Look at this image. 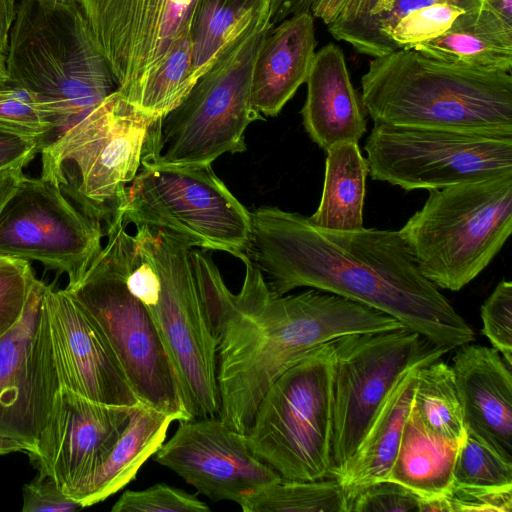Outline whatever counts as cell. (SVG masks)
I'll return each mask as SVG.
<instances>
[{
  "label": "cell",
  "mask_w": 512,
  "mask_h": 512,
  "mask_svg": "<svg viewBox=\"0 0 512 512\" xmlns=\"http://www.w3.org/2000/svg\"><path fill=\"white\" fill-rule=\"evenodd\" d=\"M245 255L278 295L298 287L336 294L386 313L453 350L475 333L419 271L399 231H336L309 217L263 206L250 212Z\"/></svg>",
  "instance_id": "obj_1"
},
{
  "label": "cell",
  "mask_w": 512,
  "mask_h": 512,
  "mask_svg": "<svg viewBox=\"0 0 512 512\" xmlns=\"http://www.w3.org/2000/svg\"><path fill=\"white\" fill-rule=\"evenodd\" d=\"M245 278L233 294L217 340L218 417L246 434L268 388L317 347L342 336L402 328L379 310L310 289L278 295L242 254Z\"/></svg>",
  "instance_id": "obj_2"
},
{
  "label": "cell",
  "mask_w": 512,
  "mask_h": 512,
  "mask_svg": "<svg viewBox=\"0 0 512 512\" xmlns=\"http://www.w3.org/2000/svg\"><path fill=\"white\" fill-rule=\"evenodd\" d=\"M360 98L375 124L512 137L510 72L453 66L402 48L370 60Z\"/></svg>",
  "instance_id": "obj_3"
},
{
  "label": "cell",
  "mask_w": 512,
  "mask_h": 512,
  "mask_svg": "<svg viewBox=\"0 0 512 512\" xmlns=\"http://www.w3.org/2000/svg\"><path fill=\"white\" fill-rule=\"evenodd\" d=\"M117 91L155 122L188 94L197 0H77Z\"/></svg>",
  "instance_id": "obj_4"
},
{
  "label": "cell",
  "mask_w": 512,
  "mask_h": 512,
  "mask_svg": "<svg viewBox=\"0 0 512 512\" xmlns=\"http://www.w3.org/2000/svg\"><path fill=\"white\" fill-rule=\"evenodd\" d=\"M5 67L10 80L49 105L57 122L56 137L117 90L77 1L21 0Z\"/></svg>",
  "instance_id": "obj_5"
},
{
  "label": "cell",
  "mask_w": 512,
  "mask_h": 512,
  "mask_svg": "<svg viewBox=\"0 0 512 512\" xmlns=\"http://www.w3.org/2000/svg\"><path fill=\"white\" fill-rule=\"evenodd\" d=\"M270 7L196 81L182 101L150 129L142 160L163 165H210L246 150L245 131L264 117L251 80L258 51L272 28Z\"/></svg>",
  "instance_id": "obj_6"
},
{
  "label": "cell",
  "mask_w": 512,
  "mask_h": 512,
  "mask_svg": "<svg viewBox=\"0 0 512 512\" xmlns=\"http://www.w3.org/2000/svg\"><path fill=\"white\" fill-rule=\"evenodd\" d=\"M512 231V172L432 190L399 230L421 274L459 291L502 249Z\"/></svg>",
  "instance_id": "obj_7"
},
{
  "label": "cell",
  "mask_w": 512,
  "mask_h": 512,
  "mask_svg": "<svg viewBox=\"0 0 512 512\" xmlns=\"http://www.w3.org/2000/svg\"><path fill=\"white\" fill-rule=\"evenodd\" d=\"M125 227L118 212L104 228L106 245L80 281L65 290L100 330L141 403L174 420H191L161 335L147 308L127 288Z\"/></svg>",
  "instance_id": "obj_8"
},
{
  "label": "cell",
  "mask_w": 512,
  "mask_h": 512,
  "mask_svg": "<svg viewBox=\"0 0 512 512\" xmlns=\"http://www.w3.org/2000/svg\"><path fill=\"white\" fill-rule=\"evenodd\" d=\"M153 124L116 90L42 148L40 177L106 226L141 167Z\"/></svg>",
  "instance_id": "obj_9"
},
{
  "label": "cell",
  "mask_w": 512,
  "mask_h": 512,
  "mask_svg": "<svg viewBox=\"0 0 512 512\" xmlns=\"http://www.w3.org/2000/svg\"><path fill=\"white\" fill-rule=\"evenodd\" d=\"M332 341L309 352L273 382L246 433L252 453L284 480L328 477L332 437Z\"/></svg>",
  "instance_id": "obj_10"
},
{
  "label": "cell",
  "mask_w": 512,
  "mask_h": 512,
  "mask_svg": "<svg viewBox=\"0 0 512 512\" xmlns=\"http://www.w3.org/2000/svg\"><path fill=\"white\" fill-rule=\"evenodd\" d=\"M119 211L124 222L164 230L193 247L239 258L251 230L250 211L210 165H163L142 160Z\"/></svg>",
  "instance_id": "obj_11"
},
{
  "label": "cell",
  "mask_w": 512,
  "mask_h": 512,
  "mask_svg": "<svg viewBox=\"0 0 512 512\" xmlns=\"http://www.w3.org/2000/svg\"><path fill=\"white\" fill-rule=\"evenodd\" d=\"M133 237L160 279L159 300L148 312L176 369L185 407L191 419L218 417L217 342L195 285L190 261L193 245L147 226L137 227Z\"/></svg>",
  "instance_id": "obj_12"
},
{
  "label": "cell",
  "mask_w": 512,
  "mask_h": 512,
  "mask_svg": "<svg viewBox=\"0 0 512 512\" xmlns=\"http://www.w3.org/2000/svg\"><path fill=\"white\" fill-rule=\"evenodd\" d=\"M332 342L329 478H335L353 456L381 403L403 374L450 351L405 327L350 334Z\"/></svg>",
  "instance_id": "obj_13"
},
{
  "label": "cell",
  "mask_w": 512,
  "mask_h": 512,
  "mask_svg": "<svg viewBox=\"0 0 512 512\" xmlns=\"http://www.w3.org/2000/svg\"><path fill=\"white\" fill-rule=\"evenodd\" d=\"M373 180L439 190L512 172V137L375 124L364 145Z\"/></svg>",
  "instance_id": "obj_14"
},
{
  "label": "cell",
  "mask_w": 512,
  "mask_h": 512,
  "mask_svg": "<svg viewBox=\"0 0 512 512\" xmlns=\"http://www.w3.org/2000/svg\"><path fill=\"white\" fill-rule=\"evenodd\" d=\"M104 227L76 208L51 182L25 175L0 213V257L42 263L83 277L102 250Z\"/></svg>",
  "instance_id": "obj_15"
},
{
  "label": "cell",
  "mask_w": 512,
  "mask_h": 512,
  "mask_svg": "<svg viewBox=\"0 0 512 512\" xmlns=\"http://www.w3.org/2000/svg\"><path fill=\"white\" fill-rule=\"evenodd\" d=\"M36 279L20 320L0 336V433L36 451L61 388L43 301Z\"/></svg>",
  "instance_id": "obj_16"
},
{
  "label": "cell",
  "mask_w": 512,
  "mask_h": 512,
  "mask_svg": "<svg viewBox=\"0 0 512 512\" xmlns=\"http://www.w3.org/2000/svg\"><path fill=\"white\" fill-rule=\"evenodd\" d=\"M179 422L174 435L153 459L210 500H229L240 506L256 491L282 480L252 453L246 434L219 417Z\"/></svg>",
  "instance_id": "obj_17"
},
{
  "label": "cell",
  "mask_w": 512,
  "mask_h": 512,
  "mask_svg": "<svg viewBox=\"0 0 512 512\" xmlns=\"http://www.w3.org/2000/svg\"><path fill=\"white\" fill-rule=\"evenodd\" d=\"M131 409L94 402L60 388L36 451L29 454L32 463L70 497L106 460Z\"/></svg>",
  "instance_id": "obj_18"
},
{
  "label": "cell",
  "mask_w": 512,
  "mask_h": 512,
  "mask_svg": "<svg viewBox=\"0 0 512 512\" xmlns=\"http://www.w3.org/2000/svg\"><path fill=\"white\" fill-rule=\"evenodd\" d=\"M43 301L61 388L106 405H140L106 339L77 301L47 285Z\"/></svg>",
  "instance_id": "obj_19"
},
{
  "label": "cell",
  "mask_w": 512,
  "mask_h": 512,
  "mask_svg": "<svg viewBox=\"0 0 512 512\" xmlns=\"http://www.w3.org/2000/svg\"><path fill=\"white\" fill-rule=\"evenodd\" d=\"M451 366L462 401L466 432L512 461V374L493 347H457Z\"/></svg>",
  "instance_id": "obj_20"
},
{
  "label": "cell",
  "mask_w": 512,
  "mask_h": 512,
  "mask_svg": "<svg viewBox=\"0 0 512 512\" xmlns=\"http://www.w3.org/2000/svg\"><path fill=\"white\" fill-rule=\"evenodd\" d=\"M305 83L301 114L312 141L325 151L341 142L358 143L366 132V111L339 46L328 43L315 53Z\"/></svg>",
  "instance_id": "obj_21"
},
{
  "label": "cell",
  "mask_w": 512,
  "mask_h": 512,
  "mask_svg": "<svg viewBox=\"0 0 512 512\" xmlns=\"http://www.w3.org/2000/svg\"><path fill=\"white\" fill-rule=\"evenodd\" d=\"M311 11L294 14L266 35L255 60L251 97L255 109L274 117L306 82L315 56Z\"/></svg>",
  "instance_id": "obj_22"
},
{
  "label": "cell",
  "mask_w": 512,
  "mask_h": 512,
  "mask_svg": "<svg viewBox=\"0 0 512 512\" xmlns=\"http://www.w3.org/2000/svg\"><path fill=\"white\" fill-rule=\"evenodd\" d=\"M408 48L453 66L511 73L512 0H485L443 34Z\"/></svg>",
  "instance_id": "obj_23"
},
{
  "label": "cell",
  "mask_w": 512,
  "mask_h": 512,
  "mask_svg": "<svg viewBox=\"0 0 512 512\" xmlns=\"http://www.w3.org/2000/svg\"><path fill=\"white\" fill-rule=\"evenodd\" d=\"M172 421V416L143 403L132 408L106 460L70 497L83 508L121 490L164 443Z\"/></svg>",
  "instance_id": "obj_24"
},
{
  "label": "cell",
  "mask_w": 512,
  "mask_h": 512,
  "mask_svg": "<svg viewBox=\"0 0 512 512\" xmlns=\"http://www.w3.org/2000/svg\"><path fill=\"white\" fill-rule=\"evenodd\" d=\"M421 367L408 370L397 381L381 403L357 450L335 477L348 494L368 484L388 480Z\"/></svg>",
  "instance_id": "obj_25"
},
{
  "label": "cell",
  "mask_w": 512,
  "mask_h": 512,
  "mask_svg": "<svg viewBox=\"0 0 512 512\" xmlns=\"http://www.w3.org/2000/svg\"><path fill=\"white\" fill-rule=\"evenodd\" d=\"M459 445L429 432L412 404L388 480L419 499L446 497L453 489Z\"/></svg>",
  "instance_id": "obj_26"
},
{
  "label": "cell",
  "mask_w": 512,
  "mask_h": 512,
  "mask_svg": "<svg viewBox=\"0 0 512 512\" xmlns=\"http://www.w3.org/2000/svg\"><path fill=\"white\" fill-rule=\"evenodd\" d=\"M322 197L310 221L323 229H363V206L369 167L358 143L341 142L326 150Z\"/></svg>",
  "instance_id": "obj_27"
},
{
  "label": "cell",
  "mask_w": 512,
  "mask_h": 512,
  "mask_svg": "<svg viewBox=\"0 0 512 512\" xmlns=\"http://www.w3.org/2000/svg\"><path fill=\"white\" fill-rule=\"evenodd\" d=\"M272 0H197L190 30L196 82L266 11Z\"/></svg>",
  "instance_id": "obj_28"
},
{
  "label": "cell",
  "mask_w": 512,
  "mask_h": 512,
  "mask_svg": "<svg viewBox=\"0 0 512 512\" xmlns=\"http://www.w3.org/2000/svg\"><path fill=\"white\" fill-rule=\"evenodd\" d=\"M413 407L425 428L438 437L461 443L466 435L461 397L453 370L436 360L418 369Z\"/></svg>",
  "instance_id": "obj_29"
},
{
  "label": "cell",
  "mask_w": 512,
  "mask_h": 512,
  "mask_svg": "<svg viewBox=\"0 0 512 512\" xmlns=\"http://www.w3.org/2000/svg\"><path fill=\"white\" fill-rule=\"evenodd\" d=\"M485 0H369L365 11L356 19L332 23L329 33L350 44L357 52L378 57L386 54L387 38L394 25L406 15L439 2H452L470 9Z\"/></svg>",
  "instance_id": "obj_30"
},
{
  "label": "cell",
  "mask_w": 512,
  "mask_h": 512,
  "mask_svg": "<svg viewBox=\"0 0 512 512\" xmlns=\"http://www.w3.org/2000/svg\"><path fill=\"white\" fill-rule=\"evenodd\" d=\"M348 493L335 479L284 480L245 499L244 512H348Z\"/></svg>",
  "instance_id": "obj_31"
},
{
  "label": "cell",
  "mask_w": 512,
  "mask_h": 512,
  "mask_svg": "<svg viewBox=\"0 0 512 512\" xmlns=\"http://www.w3.org/2000/svg\"><path fill=\"white\" fill-rule=\"evenodd\" d=\"M0 130L45 146L57 133L55 115L36 93L10 80L0 81Z\"/></svg>",
  "instance_id": "obj_32"
},
{
  "label": "cell",
  "mask_w": 512,
  "mask_h": 512,
  "mask_svg": "<svg viewBox=\"0 0 512 512\" xmlns=\"http://www.w3.org/2000/svg\"><path fill=\"white\" fill-rule=\"evenodd\" d=\"M453 480V486L469 488L512 487V461L466 432L456 455Z\"/></svg>",
  "instance_id": "obj_33"
},
{
  "label": "cell",
  "mask_w": 512,
  "mask_h": 512,
  "mask_svg": "<svg viewBox=\"0 0 512 512\" xmlns=\"http://www.w3.org/2000/svg\"><path fill=\"white\" fill-rule=\"evenodd\" d=\"M469 10L472 9L457 3L439 2L406 15L391 29L386 54L438 37L459 15Z\"/></svg>",
  "instance_id": "obj_34"
},
{
  "label": "cell",
  "mask_w": 512,
  "mask_h": 512,
  "mask_svg": "<svg viewBox=\"0 0 512 512\" xmlns=\"http://www.w3.org/2000/svg\"><path fill=\"white\" fill-rule=\"evenodd\" d=\"M190 261L201 307L217 342L233 293L225 285L208 254L193 247L190 250Z\"/></svg>",
  "instance_id": "obj_35"
},
{
  "label": "cell",
  "mask_w": 512,
  "mask_h": 512,
  "mask_svg": "<svg viewBox=\"0 0 512 512\" xmlns=\"http://www.w3.org/2000/svg\"><path fill=\"white\" fill-rule=\"evenodd\" d=\"M112 512H209L196 495L166 483L144 490H126L111 508Z\"/></svg>",
  "instance_id": "obj_36"
},
{
  "label": "cell",
  "mask_w": 512,
  "mask_h": 512,
  "mask_svg": "<svg viewBox=\"0 0 512 512\" xmlns=\"http://www.w3.org/2000/svg\"><path fill=\"white\" fill-rule=\"evenodd\" d=\"M36 279L28 261L0 257V336L20 320Z\"/></svg>",
  "instance_id": "obj_37"
},
{
  "label": "cell",
  "mask_w": 512,
  "mask_h": 512,
  "mask_svg": "<svg viewBox=\"0 0 512 512\" xmlns=\"http://www.w3.org/2000/svg\"><path fill=\"white\" fill-rule=\"evenodd\" d=\"M482 333L512 367V283L501 280L481 306Z\"/></svg>",
  "instance_id": "obj_38"
},
{
  "label": "cell",
  "mask_w": 512,
  "mask_h": 512,
  "mask_svg": "<svg viewBox=\"0 0 512 512\" xmlns=\"http://www.w3.org/2000/svg\"><path fill=\"white\" fill-rule=\"evenodd\" d=\"M348 499V512H419L418 497L391 480L363 486Z\"/></svg>",
  "instance_id": "obj_39"
},
{
  "label": "cell",
  "mask_w": 512,
  "mask_h": 512,
  "mask_svg": "<svg viewBox=\"0 0 512 512\" xmlns=\"http://www.w3.org/2000/svg\"><path fill=\"white\" fill-rule=\"evenodd\" d=\"M82 508L53 477L40 474L23 487V512H69Z\"/></svg>",
  "instance_id": "obj_40"
},
{
  "label": "cell",
  "mask_w": 512,
  "mask_h": 512,
  "mask_svg": "<svg viewBox=\"0 0 512 512\" xmlns=\"http://www.w3.org/2000/svg\"><path fill=\"white\" fill-rule=\"evenodd\" d=\"M447 499L450 512L512 511V487L484 489L453 486Z\"/></svg>",
  "instance_id": "obj_41"
},
{
  "label": "cell",
  "mask_w": 512,
  "mask_h": 512,
  "mask_svg": "<svg viewBox=\"0 0 512 512\" xmlns=\"http://www.w3.org/2000/svg\"><path fill=\"white\" fill-rule=\"evenodd\" d=\"M43 144L0 130V171L15 165H27Z\"/></svg>",
  "instance_id": "obj_42"
},
{
  "label": "cell",
  "mask_w": 512,
  "mask_h": 512,
  "mask_svg": "<svg viewBox=\"0 0 512 512\" xmlns=\"http://www.w3.org/2000/svg\"><path fill=\"white\" fill-rule=\"evenodd\" d=\"M368 3L369 0H316L310 11L314 18L322 20L328 26L358 18Z\"/></svg>",
  "instance_id": "obj_43"
},
{
  "label": "cell",
  "mask_w": 512,
  "mask_h": 512,
  "mask_svg": "<svg viewBox=\"0 0 512 512\" xmlns=\"http://www.w3.org/2000/svg\"><path fill=\"white\" fill-rule=\"evenodd\" d=\"M16 0H0V56L8 50L9 35L17 12Z\"/></svg>",
  "instance_id": "obj_44"
},
{
  "label": "cell",
  "mask_w": 512,
  "mask_h": 512,
  "mask_svg": "<svg viewBox=\"0 0 512 512\" xmlns=\"http://www.w3.org/2000/svg\"><path fill=\"white\" fill-rule=\"evenodd\" d=\"M24 167L25 165L20 164L0 171V213L25 177Z\"/></svg>",
  "instance_id": "obj_45"
},
{
  "label": "cell",
  "mask_w": 512,
  "mask_h": 512,
  "mask_svg": "<svg viewBox=\"0 0 512 512\" xmlns=\"http://www.w3.org/2000/svg\"><path fill=\"white\" fill-rule=\"evenodd\" d=\"M16 451H27V448L19 441L0 433V455Z\"/></svg>",
  "instance_id": "obj_46"
},
{
  "label": "cell",
  "mask_w": 512,
  "mask_h": 512,
  "mask_svg": "<svg viewBox=\"0 0 512 512\" xmlns=\"http://www.w3.org/2000/svg\"><path fill=\"white\" fill-rule=\"evenodd\" d=\"M8 78L6 67H5V57L0 56V81Z\"/></svg>",
  "instance_id": "obj_47"
},
{
  "label": "cell",
  "mask_w": 512,
  "mask_h": 512,
  "mask_svg": "<svg viewBox=\"0 0 512 512\" xmlns=\"http://www.w3.org/2000/svg\"><path fill=\"white\" fill-rule=\"evenodd\" d=\"M55 1L62 3V4H70V3L76 2L77 0H55Z\"/></svg>",
  "instance_id": "obj_48"
}]
</instances>
